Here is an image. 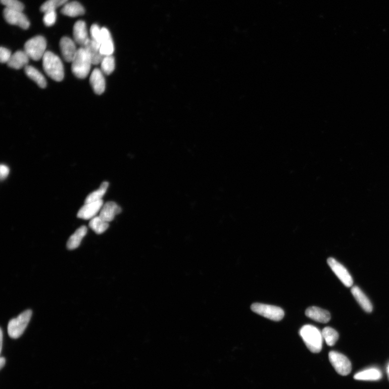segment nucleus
Masks as SVG:
<instances>
[{
    "label": "nucleus",
    "instance_id": "nucleus-23",
    "mask_svg": "<svg viewBox=\"0 0 389 389\" xmlns=\"http://www.w3.org/2000/svg\"><path fill=\"white\" fill-rule=\"evenodd\" d=\"M382 373L377 369H369L356 374L354 379L362 381H377L382 378Z\"/></svg>",
    "mask_w": 389,
    "mask_h": 389
},
{
    "label": "nucleus",
    "instance_id": "nucleus-1",
    "mask_svg": "<svg viewBox=\"0 0 389 389\" xmlns=\"http://www.w3.org/2000/svg\"><path fill=\"white\" fill-rule=\"evenodd\" d=\"M45 73L55 81L63 80L64 76L63 64L60 57L51 51H46L43 58Z\"/></svg>",
    "mask_w": 389,
    "mask_h": 389
},
{
    "label": "nucleus",
    "instance_id": "nucleus-4",
    "mask_svg": "<svg viewBox=\"0 0 389 389\" xmlns=\"http://www.w3.org/2000/svg\"><path fill=\"white\" fill-rule=\"evenodd\" d=\"M32 311L27 310L18 317L11 320L8 325V333L11 339L19 338L24 333L28 324L31 321Z\"/></svg>",
    "mask_w": 389,
    "mask_h": 389
},
{
    "label": "nucleus",
    "instance_id": "nucleus-18",
    "mask_svg": "<svg viewBox=\"0 0 389 389\" xmlns=\"http://www.w3.org/2000/svg\"><path fill=\"white\" fill-rule=\"evenodd\" d=\"M29 58L25 51H17L11 55L7 64L11 68L20 69L28 66Z\"/></svg>",
    "mask_w": 389,
    "mask_h": 389
},
{
    "label": "nucleus",
    "instance_id": "nucleus-28",
    "mask_svg": "<svg viewBox=\"0 0 389 389\" xmlns=\"http://www.w3.org/2000/svg\"><path fill=\"white\" fill-rule=\"evenodd\" d=\"M68 0H47L40 7V10L43 13L50 10H55L62 5L66 4Z\"/></svg>",
    "mask_w": 389,
    "mask_h": 389
},
{
    "label": "nucleus",
    "instance_id": "nucleus-24",
    "mask_svg": "<svg viewBox=\"0 0 389 389\" xmlns=\"http://www.w3.org/2000/svg\"><path fill=\"white\" fill-rule=\"evenodd\" d=\"M108 186L109 183L108 182H102L97 190L91 193L89 195L86 197L85 203H88L97 202L101 200L106 192H107Z\"/></svg>",
    "mask_w": 389,
    "mask_h": 389
},
{
    "label": "nucleus",
    "instance_id": "nucleus-2",
    "mask_svg": "<svg viewBox=\"0 0 389 389\" xmlns=\"http://www.w3.org/2000/svg\"><path fill=\"white\" fill-rule=\"evenodd\" d=\"M299 335L311 352L318 353L321 351L323 338L322 333L316 327L304 326L300 329Z\"/></svg>",
    "mask_w": 389,
    "mask_h": 389
},
{
    "label": "nucleus",
    "instance_id": "nucleus-27",
    "mask_svg": "<svg viewBox=\"0 0 389 389\" xmlns=\"http://www.w3.org/2000/svg\"><path fill=\"white\" fill-rule=\"evenodd\" d=\"M102 72L106 75H110L114 72L115 68V58L113 56H104L101 62Z\"/></svg>",
    "mask_w": 389,
    "mask_h": 389
},
{
    "label": "nucleus",
    "instance_id": "nucleus-34",
    "mask_svg": "<svg viewBox=\"0 0 389 389\" xmlns=\"http://www.w3.org/2000/svg\"><path fill=\"white\" fill-rule=\"evenodd\" d=\"M5 363V359L4 357H1V359H0V366H1V369H2L3 367L4 366Z\"/></svg>",
    "mask_w": 389,
    "mask_h": 389
},
{
    "label": "nucleus",
    "instance_id": "nucleus-32",
    "mask_svg": "<svg viewBox=\"0 0 389 389\" xmlns=\"http://www.w3.org/2000/svg\"><path fill=\"white\" fill-rule=\"evenodd\" d=\"M10 51L4 47H1L0 49V61L1 63H8L11 56Z\"/></svg>",
    "mask_w": 389,
    "mask_h": 389
},
{
    "label": "nucleus",
    "instance_id": "nucleus-35",
    "mask_svg": "<svg viewBox=\"0 0 389 389\" xmlns=\"http://www.w3.org/2000/svg\"><path fill=\"white\" fill-rule=\"evenodd\" d=\"M2 341H3V332L2 329H1V352L2 349Z\"/></svg>",
    "mask_w": 389,
    "mask_h": 389
},
{
    "label": "nucleus",
    "instance_id": "nucleus-22",
    "mask_svg": "<svg viewBox=\"0 0 389 389\" xmlns=\"http://www.w3.org/2000/svg\"><path fill=\"white\" fill-rule=\"evenodd\" d=\"M25 72L28 77L32 79L41 88L47 87V81L45 76L39 70L31 66L25 67Z\"/></svg>",
    "mask_w": 389,
    "mask_h": 389
},
{
    "label": "nucleus",
    "instance_id": "nucleus-12",
    "mask_svg": "<svg viewBox=\"0 0 389 389\" xmlns=\"http://www.w3.org/2000/svg\"><path fill=\"white\" fill-rule=\"evenodd\" d=\"M90 84L93 90L97 95H101L105 89V81L101 70L96 68L92 73Z\"/></svg>",
    "mask_w": 389,
    "mask_h": 389
},
{
    "label": "nucleus",
    "instance_id": "nucleus-9",
    "mask_svg": "<svg viewBox=\"0 0 389 389\" xmlns=\"http://www.w3.org/2000/svg\"><path fill=\"white\" fill-rule=\"evenodd\" d=\"M328 264L344 286L347 287H350L353 285L352 277L348 271L342 264L336 260L334 258H328Z\"/></svg>",
    "mask_w": 389,
    "mask_h": 389
},
{
    "label": "nucleus",
    "instance_id": "nucleus-25",
    "mask_svg": "<svg viewBox=\"0 0 389 389\" xmlns=\"http://www.w3.org/2000/svg\"><path fill=\"white\" fill-rule=\"evenodd\" d=\"M89 226L97 234H101L107 231L109 223L104 221L99 216H96L91 219Z\"/></svg>",
    "mask_w": 389,
    "mask_h": 389
},
{
    "label": "nucleus",
    "instance_id": "nucleus-16",
    "mask_svg": "<svg viewBox=\"0 0 389 389\" xmlns=\"http://www.w3.org/2000/svg\"><path fill=\"white\" fill-rule=\"evenodd\" d=\"M73 37L76 44L83 47L90 38H88L87 28L85 21L80 20L75 23L73 28Z\"/></svg>",
    "mask_w": 389,
    "mask_h": 389
},
{
    "label": "nucleus",
    "instance_id": "nucleus-33",
    "mask_svg": "<svg viewBox=\"0 0 389 389\" xmlns=\"http://www.w3.org/2000/svg\"><path fill=\"white\" fill-rule=\"evenodd\" d=\"M9 173V169L5 165L1 164L0 167V178L3 181L7 178Z\"/></svg>",
    "mask_w": 389,
    "mask_h": 389
},
{
    "label": "nucleus",
    "instance_id": "nucleus-26",
    "mask_svg": "<svg viewBox=\"0 0 389 389\" xmlns=\"http://www.w3.org/2000/svg\"><path fill=\"white\" fill-rule=\"evenodd\" d=\"M322 334L323 339L329 346L334 345L339 338L338 333L331 327L324 328Z\"/></svg>",
    "mask_w": 389,
    "mask_h": 389
},
{
    "label": "nucleus",
    "instance_id": "nucleus-10",
    "mask_svg": "<svg viewBox=\"0 0 389 389\" xmlns=\"http://www.w3.org/2000/svg\"><path fill=\"white\" fill-rule=\"evenodd\" d=\"M103 205L102 199L97 202L85 203L78 211L77 216L79 219L91 220L102 209Z\"/></svg>",
    "mask_w": 389,
    "mask_h": 389
},
{
    "label": "nucleus",
    "instance_id": "nucleus-31",
    "mask_svg": "<svg viewBox=\"0 0 389 389\" xmlns=\"http://www.w3.org/2000/svg\"><path fill=\"white\" fill-rule=\"evenodd\" d=\"M44 22L47 27L52 26L55 24L56 21V13L55 10H50L45 13Z\"/></svg>",
    "mask_w": 389,
    "mask_h": 389
},
{
    "label": "nucleus",
    "instance_id": "nucleus-6",
    "mask_svg": "<svg viewBox=\"0 0 389 389\" xmlns=\"http://www.w3.org/2000/svg\"><path fill=\"white\" fill-rule=\"evenodd\" d=\"M251 309L255 313L274 321H280L285 316L284 310L274 305L254 303L251 306Z\"/></svg>",
    "mask_w": 389,
    "mask_h": 389
},
{
    "label": "nucleus",
    "instance_id": "nucleus-11",
    "mask_svg": "<svg viewBox=\"0 0 389 389\" xmlns=\"http://www.w3.org/2000/svg\"><path fill=\"white\" fill-rule=\"evenodd\" d=\"M60 47L64 60L72 62L78 51L74 41L68 37H63L60 40Z\"/></svg>",
    "mask_w": 389,
    "mask_h": 389
},
{
    "label": "nucleus",
    "instance_id": "nucleus-14",
    "mask_svg": "<svg viewBox=\"0 0 389 389\" xmlns=\"http://www.w3.org/2000/svg\"><path fill=\"white\" fill-rule=\"evenodd\" d=\"M121 210L120 206L115 202H108L103 205L99 216L109 223L114 219L116 215L120 214Z\"/></svg>",
    "mask_w": 389,
    "mask_h": 389
},
{
    "label": "nucleus",
    "instance_id": "nucleus-13",
    "mask_svg": "<svg viewBox=\"0 0 389 389\" xmlns=\"http://www.w3.org/2000/svg\"><path fill=\"white\" fill-rule=\"evenodd\" d=\"M100 51L103 56L112 55L114 51V45L111 34L108 29L104 27L101 28Z\"/></svg>",
    "mask_w": 389,
    "mask_h": 389
},
{
    "label": "nucleus",
    "instance_id": "nucleus-21",
    "mask_svg": "<svg viewBox=\"0 0 389 389\" xmlns=\"http://www.w3.org/2000/svg\"><path fill=\"white\" fill-rule=\"evenodd\" d=\"M87 233V228L83 226L76 230V232L70 237L67 242V246L69 250H74L80 246L82 239Z\"/></svg>",
    "mask_w": 389,
    "mask_h": 389
},
{
    "label": "nucleus",
    "instance_id": "nucleus-30",
    "mask_svg": "<svg viewBox=\"0 0 389 389\" xmlns=\"http://www.w3.org/2000/svg\"><path fill=\"white\" fill-rule=\"evenodd\" d=\"M91 39L99 47L101 42V28L97 24H94L91 28Z\"/></svg>",
    "mask_w": 389,
    "mask_h": 389
},
{
    "label": "nucleus",
    "instance_id": "nucleus-3",
    "mask_svg": "<svg viewBox=\"0 0 389 389\" xmlns=\"http://www.w3.org/2000/svg\"><path fill=\"white\" fill-rule=\"evenodd\" d=\"M72 63V71L76 78L84 79L87 77L93 64L89 54L83 47L78 49Z\"/></svg>",
    "mask_w": 389,
    "mask_h": 389
},
{
    "label": "nucleus",
    "instance_id": "nucleus-20",
    "mask_svg": "<svg viewBox=\"0 0 389 389\" xmlns=\"http://www.w3.org/2000/svg\"><path fill=\"white\" fill-rule=\"evenodd\" d=\"M62 14L69 17H76L84 15L85 13V8L77 1L67 2L62 8Z\"/></svg>",
    "mask_w": 389,
    "mask_h": 389
},
{
    "label": "nucleus",
    "instance_id": "nucleus-19",
    "mask_svg": "<svg viewBox=\"0 0 389 389\" xmlns=\"http://www.w3.org/2000/svg\"><path fill=\"white\" fill-rule=\"evenodd\" d=\"M351 292L353 297L365 311L371 312L373 311L372 304L360 288L357 286L353 287L351 289Z\"/></svg>",
    "mask_w": 389,
    "mask_h": 389
},
{
    "label": "nucleus",
    "instance_id": "nucleus-29",
    "mask_svg": "<svg viewBox=\"0 0 389 389\" xmlns=\"http://www.w3.org/2000/svg\"><path fill=\"white\" fill-rule=\"evenodd\" d=\"M1 2L5 8L21 11L24 9V5L18 0H1Z\"/></svg>",
    "mask_w": 389,
    "mask_h": 389
},
{
    "label": "nucleus",
    "instance_id": "nucleus-8",
    "mask_svg": "<svg viewBox=\"0 0 389 389\" xmlns=\"http://www.w3.org/2000/svg\"><path fill=\"white\" fill-rule=\"evenodd\" d=\"M3 14L5 21L10 25L19 26L23 29H27L30 26V22L21 11L5 8Z\"/></svg>",
    "mask_w": 389,
    "mask_h": 389
},
{
    "label": "nucleus",
    "instance_id": "nucleus-36",
    "mask_svg": "<svg viewBox=\"0 0 389 389\" xmlns=\"http://www.w3.org/2000/svg\"><path fill=\"white\" fill-rule=\"evenodd\" d=\"M387 374H388V379H389V364L388 365V369H387Z\"/></svg>",
    "mask_w": 389,
    "mask_h": 389
},
{
    "label": "nucleus",
    "instance_id": "nucleus-15",
    "mask_svg": "<svg viewBox=\"0 0 389 389\" xmlns=\"http://www.w3.org/2000/svg\"><path fill=\"white\" fill-rule=\"evenodd\" d=\"M83 47L89 54L92 64L97 65L101 63L104 56L100 51V47L91 39H89Z\"/></svg>",
    "mask_w": 389,
    "mask_h": 389
},
{
    "label": "nucleus",
    "instance_id": "nucleus-7",
    "mask_svg": "<svg viewBox=\"0 0 389 389\" xmlns=\"http://www.w3.org/2000/svg\"><path fill=\"white\" fill-rule=\"evenodd\" d=\"M329 358L333 367L340 375L346 376L350 373L351 363L345 356L340 352L333 351L330 352Z\"/></svg>",
    "mask_w": 389,
    "mask_h": 389
},
{
    "label": "nucleus",
    "instance_id": "nucleus-5",
    "mask_svg": "<svg viewBox=\"0 0 389 389\" xmlns=\"http://www.w3.org/2000/svg\"><path fill=\"white\" fill-rule=\"evenodd\" d=\"M47 42L42 36H37L27 41L25 44V51L29 58L34 61H39L45 54Z\"/></svg>",
    "mask_w": 389,
    "mask_h": 389
},
{
    "label": "nucleus",
    "instance_id": "nucleus-17",
    "mask_svg": "<svg viewBox=\"0 0 389 389\" xmlns=\"http://www.w3.org/2000/svg\"><path fill=\"white\" fill-rule=\"evenodd\" d=\"M305 315L316 322L326 323L331 319V314L326 310L311 306L305 311Z\"/></svg>",
    "mask_w": 389,
    "mask_h": 389
}]
</instances>
